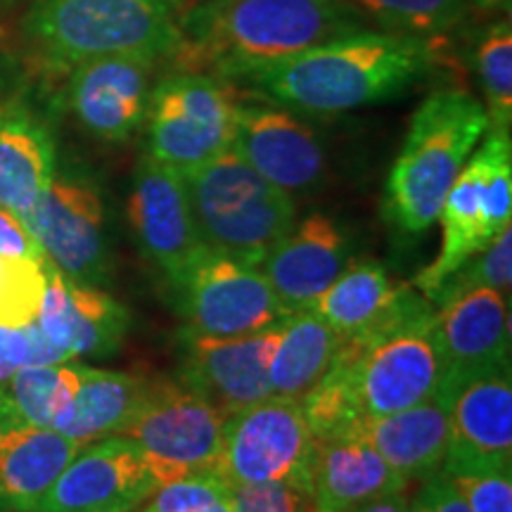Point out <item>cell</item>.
Returning a JSON list of instances; mask_svg holds the SVG:
<instances>
[{"mask_svg": "<svg viewBox=\"0 0 512 512\" xmlns=\"http://www.w3.org/2000/svg\"><path fill=\"white\" fill-rule=\"evenodd\" d=\"M437 60V41L366 27L256 69L240 83L285 110L330 117L399 98Z\"/></svg>", "mask_w": 512, "mask_h": 512, "instance_id": "cell-1", "label": "cell"}, {"mask_svg": "<svg viewBox=\"0 0 512 512\" xmlns=\"http://www.w3.org/2000/svg\"><path fill=\"white\" fill-rule=\"evenodd\" d=\"M370 27L347 0H197L166 64L223 81Z\"/></svg>", "mask_w": 512, "mask_h": 512, "instance_id": "cell-2", "label": "cell"}, {"mask_svg": "<svg viewBox=\"0 0 512 512\" xmlns=\"http://www.w3.org/2000/svg\"><path fill=\"white\" fill-rule=\"evenodd\" d=\"M197 0H34L22 29L43 62L69 69L98 57L166 64Z\"/></svg>", "mask_w": 512, "mask_h": 512, "instance_id": "cell-3", "label": "cell"}, {"mask_svg": "<svg viewBox=\"0 0 512 512\" xmlns=\"http://www.w3.org/2000/svg\"><path fill=\"white\" fill-rule=\"evenodd\" d=\"M489 131L484 102L460 88H441L415 110L384 188V214L401 233L422 235L479 140Z\"/></svg>", "mask_w": 512, "mask_h": 512, "instance_id": "cell-4", "label": "cell"}, {"mask_svg": "<svg viewBox=\"0 0 512 512\" xmlns=\"http://www.w3.org/2000/svg\"><path fill=\"white\" fill-rule=\"evenodd\" d=\"M183 181L204 245L240 264L259 268L297 223L292 195L233 150L183 174Z\"/></svg>", "mask_w": 512, "mask_h": 512, "instance_id": "cell-5", "label": "cell"}, {"mask_svg": "<svg viewBox=\"0 0 512 512\" xmlns=\"http://www.w3.org/2000/svg\"><path fill=\"white\" fill-rule=\"evenodd\" d=\"M238 91L230 81L171 69L147 105V155L178 174L211 162L233 145Z\"/></svg>", "mask_w": 512, "mask_h": 512, "instance_id": "cell-6", "label": "cell"}, {"mask_svg": "<svg viewBox=\"0 0 512 512\" xmlns=\"http://www.w3.org/2000/svg\"><path fill=\"white\" fill-rule=\"evenodd\" d=\"M228 415L188 382H150L147 396L119 437L131 441L159 486L178 477L214 472Z\"/></svg>", "mask_w": 512, "mask_h": 512, "instance_id": "cell-7", "label": "cell"}, {"mask_svg": "<svg viewBox=\"0 0 512 512\" xmlns=\"http://www.w3.org/2000/svg\"><path fill=\"white\" fill-rule=\"evenodd\" d=\"M311 448L302 401L273 394L228 415L214 475L228 486L294 482L311 489Z\"/></svg>", "mask_w": 512, "mask_h": 512, "instance_id": "cell-8", "label": "cell"}, {"mask_svg": "<svg viewBox=\"0 0 512 512\" xmlns=\"http://www.w3.org/2000/svg\"><path fill=\"white\" fill-rule=\"evenodd\" d=\"M354 382L363 415L373 418L406 411L437 396L444 382L437 311L420 313L368 347L358 344Z\"/></svg>", "mask_w": 512, "mask_h": 512, "instance_id": "cell-9", "label": "cell"}, {"mask_svg": "<svg viewBox=\"0 0 512 512\" xmlns=\"http://www.w3.org/2000/svg\"><path fill=\"white\" fill-rule=\"evenodd\" d=\"M188 330L207 337L261 332L290 316L264 271L207 249L176 287Z\"/></svg>", "mask_w": 512, "mask_h": 512, "instance_id": "cell-10", "label": "cell"}, {"mask_svg": "<svg viewBox=\"0 0 512 512\" xmlns=\"http://www.w3.org/2000/svg\"><path fill=\"white\" fill-rule=\"evenodd\" d=\"M22 221L48 264L67 278L98 285L110 275L105 204L93 183L55 174Z\"/></svg>", "mask_w": 512, "mask_h": 512, "instance_id": "cell-11", "label": "cell"}, {"mask_svg": "<svg viewBox=\"0 0 512 512\" xmlns=\"http://www.w3.org/2000/svg\"><path fill=\"white\" fill-rule=\"evenodd\" d=\"M157 486L136 444L105 437L76 453L31 512H136Z\"/></svg>", "mask_w": 512, "mask_h": 512, "instance_id": "cell-12", "label": "cell"}, {"mask_svg": "<svg viewBox=\"0 0 512 512\" xmlns=\"http://www.w3.org/2000/svg\"><path fill=\"white\" fill-rule=\"evenodd\" d=\"M128 221L140 249L155 261L174 287L207 252L192 216L183 174L150 155L140 159L133 176Z\"/></svg>", "mask_w": 512, "mask_h": 512, "instance_id": "cell-13", "label": "cell"}, {"mask_svg": "<svg viewBox=\"0 0 512 512\" xmlns=\"http://www.w3.org/2000/svg\"><path fill=\"white\" fill-rule=\"evenodd\" d=\"M230 150L287 195H302L323 183L325 147L297 112L273 102H238Z\"/></svg>", "mask_w": 512, "mask_h": 512, "instance_id": "cell-14", "label": "cell"}, {"mask_svg": "<svg viewBox=\"0 0 512 512\" xmlns=\"http://www.w3.org/2000/svg\"><path fill=\"white\" fill-rule=\"evenodd\" d=\"M448 396L446 475L512 472V380L510 368L470 377Z\"/></svg>", "mask_w": 512, "mask_h": 512, "instance_id": "cell-15", "label": "cell"}, {"mask_svg": "<svg viewBox=\"0 0 512 512\" xmlns=\"http://www.w3.org/2000/svg\"><path fill=\"white\" fill-rule=\"evenodd\" d=\"M162 62L147 57H98L69 69L67 102L76 121L105 143H126L145 124Z\"/></svg>", "mask_w": 512, "mask_h": 512, "instance_id": "cell-16", "label": "cell"}, {"mask_svg": "<svg viewBox=\"0 0 512 512\" xmlns=\"http://www.w3.org/2000/svg\"><path fill=\"white\" fill-rule=\"evenodd\" d=\"M280 323L240 337H207L185 328L183 332V382L214 401L223 413L273 396L268 361Z\"/></svg>", "mask_w": 512, "mask_h": 512, "instance_id": "cell-17", "label": "cell"}, {"mask_svg": "<svg viewBox=\"0 0 512 512\" xmlns=\"http://www.w3.org/2000/svg\"><path fill=\"white\" fill-rule=\"evenodd\" d=\"M437 337L444 358L441 389L510 368V311L501 292L479 287L441 304Z\"/></svg>", "mask_w": 512, "mask_h": 512, "instance_id": "cell-18", "label": "cell"}, {"mask_svg": "<svg viewBox=\"0 0 512 512\" xmlns=\"http://www.w3.org/2000/svg\"><path fill=\"white\" fill-rule=\"evenodd\" d=\"M351 261V245L342 226L328 214H309L294 223L259 268L287 313L306 311L335 283Z\"/></svg>", "mask_w": 512, "mask_h": 512, "instance_id": "cell-19", "label": "cell"}, {"mask_svg": "<svg viewBox=\"0 0 512 512\" xmlns=\"http://www.w3.org/2000/svg\"><path fill=\"white\" fill-rule=\"evenodd\" d=\"M36 323L74 361L79 356L114 354L124 342L131 316L105 290L76 283L48 264V283Z\"/></svg>", "mask_w": 512, "mask_h": 512, "instance_id": "cell-20", "label": "cell"}, {"mask_svg": "<svg viewBox=\"0 0 512 512\" xmlns=\"http://www.w3.org/2000/svg\"><path fill=\"white\" fill-rule=\"evenodd\" d=\"M311 494L316 510L349 512L370 498L406 491L408 482L354 432L313 437Z\"/></svg>", "mask_w": 512, "mask_h": 512, "instance_id": "cell-21", "label": "cell"}, {"mask_svg": "<svg viewBox=\"0 0 512 512\" xmlns=\"http://www.w3.org/2000/svg\"><path fill=\"white\" fill-rule=\"evenodd\" d=\"M349 432L366 439L408 484L422 482L444 467L451 434L448 396L439 392L418 406L380 418L363 415Z\"/></svg>", "mask_w": 512, "mask_h": 512, "instance_id": "cell-22", "label": "cell"}, {"mask_svg": "<svg viewBox=\"0 0 512 512\" xmlns=\"http://www.w3.org/2000/svg\"><path fill=\"white\" fill-rule=\"evenodd\" d=\"M55 140L22 102H0V207L19 219L55 178Z\"/></svg>", "mask_w": 512, "mask_h": 512, "instance_id": "cell-23", "label": "cell"}, {"mask_svg": "<svg viewBox=\"0 0 512 512\" xmlns=\"http://www.w3.org/2000/svg\"><path fill=\"white\" fill-rule=\"evenodd\" d=\"M83 446L53 427H0V505L34 510Z\"/></svg>", "mask_w": 512, "mask_h": 512, "instance_id": "cell-24", "label": "cell"}, {"mask_svg": "<svg viewBox=\"0 0 512 512\" xmlns=\"http://www.w3.org/2000/svg\"><path fill=\"white\" fill-rule=\"evenodd\" d=\"M408 285H394L377 261H356L306 311L342 339H373L394 325Z\"/></svg>", "mask_w": 512, "mask_h": 512, "instance_id": "cell-25", "label": "cell"}, {"mask_svg": "<svg viewBox=\"0 0 512 512\" xmlns=\"http://www.w3.org/2000/svg\"><path fill=\"white\" fill-rule=\"evenodd\" d=\"M150 380L114 370L79 366V387L53 430L79 444L119 437L143 406Z\"/></svg>", "mask_w": 512, "mask_h": 512, "instance_id": "cell-26", "label": "cell"}, {"mask_svg": "<svg viewBox=\"0 0 512 512\" xmlns=\"http://www.w3.org/2000/svg\"><path fill=\"white\" fill-rule=\"evenodd\" d=\"M342 337L313 311H297L280 320L268 380L275 396L302 401L328 373Z\"/></svg>", "mask_w": 512, "mask_h": 512, "instance_id": "cell-27", "label": "cell"}, {"mask_svg": "<svg viewBox=\"0 0 512 512\" xmlns=\"http://www.w3.org/2000/svg\"><path fill=\"white\" fill-rule=\"evenodd\" d=\"M439 221L444 228V240H441L437 259L415 278V287L420 294H425L427 302H430V294L444 283L448 275L496 240L491 235L489 223H486L477 171L470 159L448 190Z\"/></svg>", "mask_w": 512, "mask_h": 512, "instance_id": "cell-28", "label": "cell"}, {"mask_svg": "<svg viewBox=\"0 0 512 512\" xmlns=\"http://www.w3.org/2000/svg\"><path fill=\"white\" fill-rule=\"evenodd\" d=\"M79 387V366H24L0 384V427H53Z\"/></svg>", "mask_w": 512, "mask_h": 512, "instance_id": "cell-29", "label": "cell"}, {"mask_svg": "<svg viewBox=\"0 0 512 512\" xmlns=\"http://www.w3.org/2000/svg\"><path fill=\"white\" fill-rule=\"evenodd\" d=\"M358 10L370 27L394 34L441 38L456 31L467 17V0H347Z\"/></svg>", "mask_w": 512, "mask_h": 512, "instance_id": "cell-30", "label": "cell"}, {"mask_svg": "<svg viewBox=\"0 0 512 512\" xmlns=\"http://www.w3.org/2000/svg\"><path fill=\"white\" fill-rule=\"evenodd\" d=\"M472 62L484 93L489 128L508 131L512 124V22L505 15L477 36Z\"/></svg>", "mask_w": 512, "mask_h": 512, "instance_id": "cell-31", "label": "cell"}, {"mask_svg": "<svg viewBox=\"0 0 512 512\" xmlns=\"http://www.w3.org/2000/svg\"><path fill=\"white\" fill-rule=\"evenodd\" d=\"M477 171L486 223L494 238L512 221V140L508 131L489 128L470 157Z\"/></svg>", "mask_w": 512, "mask_h": 512, "instance_id": "cell-32", "label": "cell"}, {"mask_svg": "<svg viewBox=\"0 0 512 512\" xmlns=\"http://www.w3.org/2000/svg\"><path fill=\"white\" fill-rule=\"evenodd\" d=\"M512 280V228H505L498 238L482 252L467 259L463 266L456 268L437 290L430 294V304L441 306L460 294L489 287L501 294L510 292Z\"/></svg>", "mask_w": 512, "mask_h": 512, "instance_id": "cell-33", "label": "cell"}, {"mask_svg": "<svg viewBox=\"0 0 512 512\" xmlns=\"http://www.w3.org/2000/svg\"><path fill=\"white\" fill-rule=\"evenodd\" d=\"M48 283V261L0 256V325L27 328L38 318Z\"/></svg>", "mask_w": 512, "mask_h": 512, "instance_id": "cell-34", "label": "cell"}, {"mask_svg": "<svg viewBox=\"0 0 512 512\" xmlns=\"http://www.w3.org/2000/svg\"><path fill=\"white\" fill-rule=\"evenodd\" d=\"M136 512H233L230 486L214 472L185 475L157 486Z\"/></svg>", "mask_w": 512, "mask_h": 512, "instance_id": "cell-35", "label": "cell"}, {"mask_svg": "<svg viewBox=\"0 0 512 512\" xmlns=\"http://www.w3.org/2000/svg\"><path fill=\"white\" fill-rule=\"evenodd\" d=\"M233 512H316L309 486L294 482L230 486Z\"/></svg>", "mask_w": 512, "mask_h": 512, "instance_id": "cell-36", "label": "cell"}, {"mask_svg": "<svg viewBox=\"0 0 512 512\" xmlns=\"http://www.w3.org/2000/svg\"><path fill=\"white\" fill-rule=\"evenodd\" d=\"M472 512H512V472L448 475Z\"/></svg>", "mask_w": 512, "mask_h": 512, "instance_id": "cell-37", "label": "cell"}, {"mask_svg": "<svg viewBox=\"0 0 512 512\" xmlns=\"http://www.w3.org/2000/svg\"><path fill=\"white\" fill-rule=\"evenodd\" d=\"M413 512H472L470 505L444 470L434 472L420 482L418 494L411 501Z\"/></svg>", "mask_w": 512, "mask_h": 512, "instance_id": "cell-38", "label": "cell"}, {"mask_svg": "<svg viewBox=\"0 0 512 512\" xmlns=\"http://www.w3.org/2000/svg\"><path fill=\"white\" fill-rule=\"evenodd\" d=\"M0 256L5 259H31L38 264H46V254L31 238L24 221L17 214L0 207Z\"/></svg>", "mask_w": 512, "mask_h": 512, "instance_id": "cell-39", "label": "cell"}, {"mask_svg": "<svg viewBox=\"0 0 512 512\" xmlns=\"http://www.w3.org/2000/svg\"><path fill=\"white\" fill-rule=\"evenodd\" d=\"M29 366V328L0 325V384Z\"/></svg>", "mask_w": 512, "mask_h": 512, "instance_id": "cell-40", "label": "cell"}, {"mask_svg": "<svg viewBox=\"0 0 512 512\" xmlns=\"http://www.w3.org/2000/svg\"><path fill=\"white\" fill-rule=\"evenodd\" d=\"M349 512H413L411 501L403 496V491H394V494H384L370 501L356 505Z\"/></svg>", "mask_w": 512, "mask_h": 512, "instance_id": "cell-41", "label": "cell"}, {"mask_svg": "<svg viewBox=\"0 0 512 512\" xmlns=\"http://www.w3.org/2000/svg\"><path fill=\"white\" fill-rule=\"evenodd\" d=\"M467 8L482 12V15H501L510 12V0H467Z\"/></svg>", "mask_w": 512, "mask_h": 512, "instance_id": "cell-42", "label": "cell"}, {"mask_svg": "<svg viewBox=\"0 0 512 512\" xmlns=\"http://www.w3.org/2000/svg\"><path fill=\"white\" fill-rule=\"evenodd\" d=\"M316 512H323V510H316Z\"/></svg>", "mask_w": 512, "mask_h": 512, "instance_id": "cell-43", "label": "cell"}]
</instances>
